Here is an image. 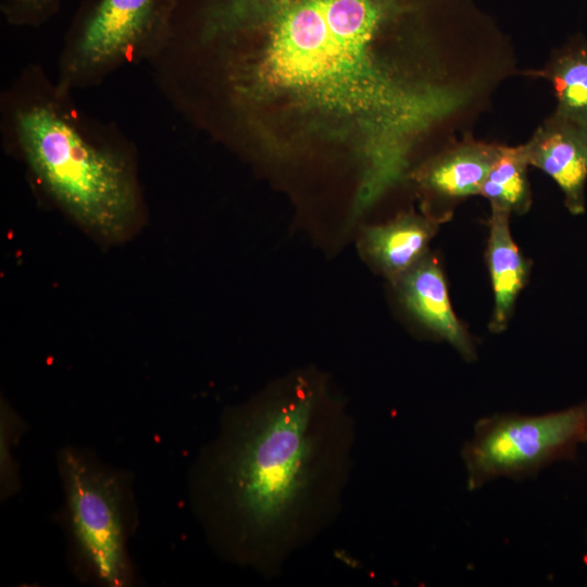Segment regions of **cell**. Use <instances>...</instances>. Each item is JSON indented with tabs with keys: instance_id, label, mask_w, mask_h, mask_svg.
I'll return each instance as SVG.
<instances>
[{
	"instance_id": "5bb4252c",
	"label": "cell",
	"mask_w": 587,
	"mask_h": 587,
	"mask_svg": "<svg viewBox=\"0 0 587 587\" xmlns=\"http://www.w3.org/2000/svg\"><path fill=\"white\" fill-rule=\"evenodd\" d=\"M61 0H0L4 21L14 27L37 28L60 11Z\"/></svg>"
},
{
	"instance_id": "5b68a950",
	"label": "cell",
	"mask_w": 587,
	"mask_h": 587,
	"mask_svg": "<svg viewBox=\"0 0 587 587\" xmlns=\"http://www.w3.org/2000/svg\"><path fill=\"white\" fill-rule=\"evenodd\" d=\"M177 0H80L63 38L54 79L75 92L118 70L149 64L166 43Z\"/></svg>"
},
{
	"instance_id": "8992f818",
	"label": "cell",
	"mask_w": 587,
	"mask_h": 587,
	"mask_svg": "<svg viewBox=\"0 0 587 587\" xmlns=\"http://www.w3.org/2000/svg\"><path fill=\"white\" fill-rule=\"evenodd\" d=\"M587 445V400L542 414L495 413L476 421L461 449L466 487L500 478L535 477L547 466L574 460Z\"/></svg>"
},
{
	"instance_id": "9c48e42d",
	"label": "cell",
	"mask_w": 587,
	"mask_h": 587,
	"mask_svg": "<svg viewBox=\"0 0 587 587\" xmlns=\"http://www.w3.org/2000/svg\"><path fill=\"white\" fill-rule=\"evenodd\" d=\"M395 284L403 305L419 323L466 361L475 359L473 340L453 312L442 270L435 258L425 255Z\"/></svg>"
},
{
	"instance_id": "6da1fadb",
	"label": "cell",
	"mask_w": 587,
	"mask_h": 587,
	"mask_svg": "<svg viewBox=\"0 0 587 587\" xmlns=\"http://www.w3.org/2000/svg\"><path fill=\"white\" fill-rule=\"evenodd\" d=\"M149 65L175 111L242 155L349 158L362 213L427 148L472 134L510 52L478 0H177Z\"/></svg>"
},
{
	"instance_id": "4fadbf2b",
	"label": "cell",
	"mask_w": 587,
	"mask_h": 587,
	"mask_svg": "<svg viewBox=\"0 0 587 587\" xmlns=\"http://www.w3.org/2000/svg\"><path fill=\"white\" fill-rule=\"evenodd\" d=\"M529 166L524 143L510 147L500 145L499 153L483 184L480 196L491 209L510 214H524L532 205V191L527 176Z\"/></svg>"
},
{
	"instance_id": "7c38bea8",
	"label": "cell",
	"mask_w": 587,
	"mask_h": 587,
	"mask_svg": "<svg viewBox=\"0 0 587 587\" xmlns=\"http://www.w3.org/2000/svg\"><path fill=\"white\" fill-rule=\"evenodd\" d=\"M528 75L550 83L557 100L553 112L587 126V39L578 36L569 40L542 68Z\"/></svg>"
},
{
	"instance_id": "8fae6325",
	"label": "cell",
	"mask_w": 587,
	"mask_h": 587,
	"mask_svg": "<svg viewBox=\"0 0 587 587\" xmlns=\"http://www.w3.org/2000/svg\"><path fill=\"white\" fill-rule=\"evenodd\" d=\"M510 213L491 209L486 259L494 291L489 328L505 329L520 291L526 284L529 263L522 255L510 232Z\"/></svg>"
},
{
	"instance_id": "ba28073f",
	"label": "cell",
	"mask_w": 587,
	"mask_h": 587,
	"mask_svg": "<svg viewBox=\"0 0 587 587\" xmlns=\"http://www.w3.org/2000/svg\"><path fill=\"white\" fill-rule=\"evenodd\" d=\"M499 149L498 143L467 135L420 162L409 179L416 184L427 205L435 202L451 207L480 195Z\"/></svg>"
},
{
	"instance_id": "30bf717a",
	"label": "cell",
	"mask_w": 587,
	"mask_h": 587,
	"mask_svg": "<svg viewBox=\"0 0 587 587\" xmlns=\"http://www.w3.org/2000/svg\"><path fill=\"white\" fill-rule=\"evenodd\" d=\"M440 220L404 213L391 222L365 228L362 250L394 283L425 255Z\"/></svg>"
},
{
	"instance_id": "3957f363",
	"label": "cell",
	"mask_w": 587,
	"mask_h": 587,
	"mask_svg": "<svg viewBox=\"0 0 587 587\" xmlns=\"http://www.w3.org/2000/svg\"><path fill=\"white\" fill-rule=\"evenodd\" d=\"M310 395L276 402L246 423L220 459V489L246 530L280 525L300 500L313 453Z\"/></svg>"
},
{
	"instance_id": "277c9868",
	"label": "cell",
	"mask_w": 587,
	"mask_h": 587,
	"mask_svg": "<svg viewBox=\"0 0 587 587\" xmlns=\"http://www.w3.org/2000/svg\"><path fill=\"white\" fill-rule=\"evenodd\" d=\"M58 469L74 574L100 586L132 585L135 573L128 541L136 512L130 478L77 447H65L58 453Z\"/></svg>"
},
{
	"instance_id": "7a4b0ae2",
	"label": "cell",
	"mask_w": 587,
	"mask_h": 587,
	"mask_svg": "<svg viewBox=\"0 0 587 587\" xmlns=\"http://www.w3.org/2000/svg\"><path fill=\"white\" fill-rule=\"evenodd\" d=\"M0 137L52 207L102 243L125 241L146 218L135 143L91 115L38 63L0 95Z\"/></svg>"
},
{
	"instance_id": "52a82bcc",
	"label": "cell",
	"mask_w": 587,
	"mask_h": 587,
	"mask_svg": "<svg viewBox=\"0 0 587 587\" xmlns=\"http://www.w3.org/2000/svg\"><path fill=\"white\" fill-rule=\"evenodd\" d=\"M529 166L550 176L573 215L584 214L587 183V126L555 112L524 143Z\"/></svg>"
}]
</instances>
